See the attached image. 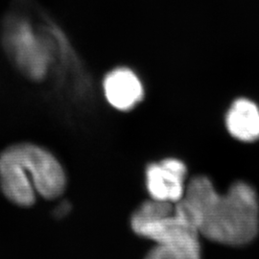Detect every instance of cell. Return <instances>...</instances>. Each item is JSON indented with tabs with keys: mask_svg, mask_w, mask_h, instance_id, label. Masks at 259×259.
Wrapping results in <instances>:
<instances>
[{
	"mask_svg": "<svg viewBox=\"0 0 259 259\" xmlns=\"http://www.w3.org/2000/svg\"><path fill=\"white\" fill-rule=\"evenodd\" d=\"M11 64L27 81L56 96L87 98L93 84L64 31L36 0H14L1 29Z\"/></svg>",
	"mask_w": 259,
	"mask_h": 259,
	"instance_id": "cell-1",
	"label": "cell"
},
{
	"mask_svg": "<svg viewBox=\"0 0 259 259\" xmlns=\"http://www.w3.org/2000/svg\"><path fill=\"white\" fill-rule=\"evenodd\" d=\"M175 205L208 240L241 246L258 233V197L246 183H236L226 194H219L208 178L194 177Z\"/></svg>",
	"mask_w": 259,
	"mask_h": 259,
	"instance_id": "cell-2",
	"label": "cell"
},
{
	"mask_svg": "<svg viewBox=\"0 0 259 259\" xmlns=\"http://www.w3.org/2000/svg\"><path fill=\"white\" fill-rule=\"evenodd\" d=\"M0 185L4 195L19 206H31L36 192L53 200L65 191L64 168L50 152L31 143H19L0 155Z\"/></svg>",
	"mask_w": 259,
	"mask_h": 259,
	"instance_id": "cell-3",
	"label": "cell"
},
{
	"mask_svg": "<svg viewBox=\"0 0 259 259\" xmlns=\"http://www.w3.org/2000/svg\"><path fill=\"white\" fill-rule=\"evenodd\" d=\"M187 169L177 158H166L149 164L146 168V185L152 199L176 204L185 192Z\"/></svg>",
	"mask_w": 259,
	"mask_h": 259,
	"instance_id": "cell-4",
	"label": "cell"
},
{
	"mask_svg": "<svg viewBox=\"0 0 259 259\" xmlns=\"http://www.w3.org/2000/svg\"><path fill=\"white\" fill-rule=\"evenodd\" d=\"M102 91L108 104L119 111H131L143 101L144 85L132 68L118 66L105 75Z\"/></svg>",
	"mask_w": 259,
	"mask_h": 259,
	"instance_id": "cell-5",
	"label": "cell"
},
{
	"mask_svg": "<svg viewBox=\"0 0 259 259\" xmlns=\"http://www.w3.org/2000/svg\"><path fill=\"white\" fill-rule=\"evenodd\" d=\"M226 122L233 138L244 142L259 139V109L250 100L239 99L233 103Z\"/></svg>",
	"mask_w": 259,
	"mask_h": 259,
	"instance_id": "cell-6",
	"label": "cell"
},
{
	"mask_svg": "<svg viewBox=\"0 0 259 259\" xmlns=\"http://www.w3.org/2000/svg\"><path fill=\"white\" fill-rule=\"evenodd\" d=\"M145 259H201L199 238L158 243Z\"/></svg>",
	"mask_w": 259,
	"mask_h": 259,
	"instance_id": "cell-7",
	"label": "cell"
}]
</instances>
